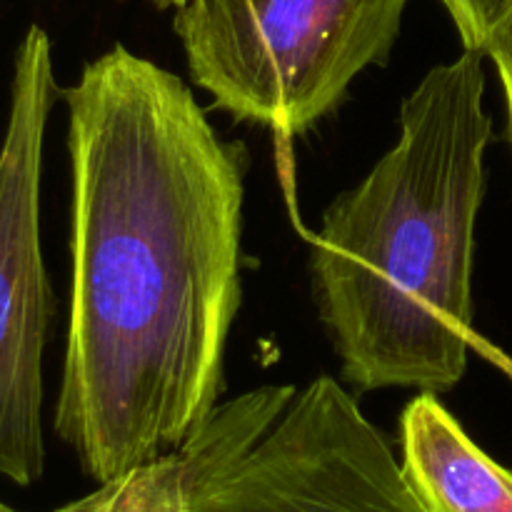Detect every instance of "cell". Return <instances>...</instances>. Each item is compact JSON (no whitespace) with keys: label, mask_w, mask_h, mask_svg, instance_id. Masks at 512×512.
Segmentation results:
<instances>
[{"label":"cell","mask_w":512,"mask_h":512,"mask_svg":"<svg viewBox=\"0 0 512 512\" xmlns=\"http://www.w3.org/2000/svg\"><path fill=\"white\" fill-rule=\"evenodd\" d=\"M63 100L70 305L53 428L100 485L175 453L220 403L245 148L183 78L120 43Z\"/></svg>","instance_id":"obj_1"},{"label":"cell","mask_w":512,"mask_h":512,"mask_svg":"<svg viewBox=\"0 0 512 512\" xmlns=\"http://www.w3.org/2000/svg\"><path fill=\"white\" fill-rule=\"evenodd\" d=\"M483 53L428 70L400 135L328 205L310 255L318 318L358 393L443 395L468 370L475 223L485 198Z\"/></svg>","instance_id":"obj_2"},{"label":"cell","mask_w":512,"mask_h":512,"mask_svg":"<svg viewBox=\"0 0 512 512\" xmlns=\"http://www.w3.org/2000/svg\"><path fill=\"white\" fill-rule=\"evenodd\" d=\"M188 512H428L338 380L263 385L180 445Z\"/></svg>","instance_id":"obj_3"},{"label":"cell","mask_w":512,"mask_h":512,"mask_svg":"<svg viewBox=\"0 0 512 512\" xmlns=\"http://www.w3.org/2000/svg\"><path fill=\"white\" fill-rule=\"evenodd\" d=\"M408 0H185L173 28L195 85L235 120L305 133L388 60Z\"/></svg>","instance_id":"obj_4"},{"label":"cell","mask_w":512,"mask_h":512,"mask_svg":"<svg viewBox=\"0 0 512 512\" xmlns=\"http://www.w3.org/2000/svg\"><path fill=\"white\" fill-rule=\"evenodd\" d=\"M63 90L53 43L30 25L13 55L0 143V478L30 488L45 473L43 355L55 295L40 238L45 133Z\"/></svg>","instance_id":"obj_5"},{"label":"cell","mask_w":512,"mask_h":512,"mask_svg":"<svg viewBox=\"0 0 512 512\" xmlns=\"http://www.w3.org/2000/svg\"><path fill=\"white\" fill-rule=\"evenodd\" d=\"M403 473L428 512H512V470L470 440L435 393L400 415Z\"/></svg>","instance_id":"obj_6"},{"label":"cell","mask_w":512,"mask_h":512,"mask_svg":"<svg viewBox=\"0 0 512 512\" xmlns=\"http://www.w3.org/2000/svg\"><path fill=\"white\" fill-rule=\"evenodd\" d=\"M55 512H188L185 510L183 463L178 453L128 470L100 483L98 490Z\"/></svg>","instance_id":"obj_7"},{"label":"cell","mask_w":512,"mask_h":512,"mask_svg":"<svg viewBox=\"0 0 512 512\" xmlns=\"http://www.w3.org/2000/svg\"><path fill=\"white\" fill-rule=\"evenodd\" d=\"M458 28L465 50L483 53L490 33L512 13V0H440Z\"/></svg>","instance_id":"obj_8"},{"label":"cell","mask_w":512,"mask_h":512,"mask_svg":"<svg viewBox=\"0 0 512 512\" xmlns=\"http://www.w3.org/2000/svg\"><path fill=\"white\" fill-rule=\"evenodd\" d=\"M483 55H488L493 60L500 85H503L505 110H508V133L512 143V13L490 33Z\"/></svg>","instance_id":"obj_9"},{"label":"cell","mask_w":512,"mask_h":512,"mask_svg":"<svg viewBox=\"0 0 512 512\" xmlns=\"http://www.w3.org/2000/svg\"><path fill=\"white\" fill-rule=\"evenodd\" d=\"M183 3L185 0H155V5H158V8H180Z\"/></svg>","instance_id":"obj_10"},{"label":"cell","mask_w":512,"mask_h":512,"mask_svg":"<svg viewBox=\"0 0 512 512\" xmlns=\"http://www.w3.org/2000/svg\"><path fill=\"white\" fill-rule=\"evenodd\" d=\"M0 512H20V510H15V508H10V505L0 503Z\"/></svg>","instance_id":"obj_11"}]
</instances>
